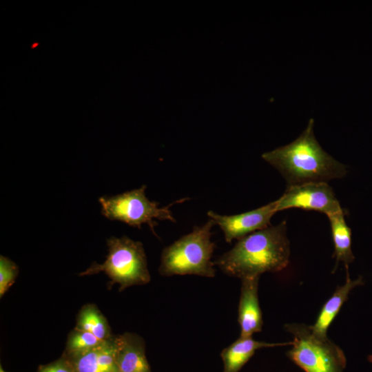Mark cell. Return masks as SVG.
I'll use <instances>...</instances> for the list:
<instances>
[{"instance_id": "cell-1", "label": "cell", "mask_w": 372, "mask_h": 372, "mask_svg": "<svg viewBox=\"0 0 372 372\" xmlns=\"http://www.w3.org/2000/svg\"><path fill=\"white\" fill-rule=\"evenodd\" d=\"M289 256L287 222L283 220L238 240L214 265L225 274L242 279L280 271L288 266Z\"/></svg>"}, {"instance_id": "cell-2", "label": "cell", "mask_w": 372, "mask_h": 372, "mask_svg": "<svg viewBox=\"0 0 372 372\" xmlns=\"http://www.w3.org/2000/svg\"><path fill=\"white\" fill-rule=\"evenodd\" d=\"M314 120L311 118L303 132L293 142L262 155L278 169L287 186L340 178L347 166L325 152L316 138Z\"/></svg>"}, {"instance_id": "cell-3", "label": "cell", "mask_w": 372, "mask_h": 372, "mask_svg": "<svg viewBox=\"0 0 372 372\" xmlns=\"http://www.w3.org/2000/svg\"><path fill=\"white\" fill-rule=\"evenodd\" d=\"M209 219L201 226H195L192 232L182 236L161 254L158 272L161 276L195 275L213 278L216 275L211 258L215 244L211 241L214 225Z\"/></svg>"}, {"instance_id": "cell-4", "label": "cell", "mask_w": 372, "mask_h": 372, "mask_svg": "<svg viewBox=\"0 0 372 372\" xmlns=\"http://www.w3.org/2000/svg\"><path fill=\"white\" fill-rule=\"evenodd\" d=\"M108 254L102 264H93L81 276L105 273L121 289L150 281L147 257L142 243L123 236L107 241Z\"/></svg>"}, {"instance_id": "cell-5", "label": "cell", "mask_w": 372, "mask_h": 372, "mask_svg": "<svg viewBox=\"0 0 372 372\" xmlns=\"http://www.w3.org/2000/svg\"><path fill=\"white\" fill-rule=\"evenodd\" d=\"M287 331L293 335L292 348L287 357L305 372H343L347 360L343 351L327 336L314 333L311 326L287 324Z\"/></svg>"}, {"instance_id": "cell-6", "label": "cell", "mask_w": 372, "mask_h": 372, "mask_svg": "<svg viewBox=\"0 0 372 372\" xmlns=\"http://www.w3.org/2000/svg\"><path fill=\"white\" fill-rule=\"evenodd\" d=\"M145 189L146 186L143 185L116 196L101 197L99 201L101 205L102 214L109 220H118L138 229L147 224L156 236L154 227L157 223L155 219L176 222L170 207L189 198L160 207L158 203L151 201L147 198Z\"/></svg>"}, {"instance_id": "cell-7", "label": "cell", "mask_w": 372, "mask_h": 372, "mask_svg": "<svg viewBox=\"0 0 372 372\" xmlns=\"http://www.w3.org/2000/svg\"><path fill=\"white\" fill-rule=\"evenodd\" d=\"M276 203L277 212L290 208L315 210L327 216L342 210L339 200L328 183L311 182L287 186Z\"/></svg>"}, {"instance_id": "cell-8", "label": "cell", "mask_w": 372, "mask_h": 372, "mask_svg": "<svg viewBox=\"0 0 372 372\" xmlns=\"http://www.w3.org/2000/svg\"><path fill=\"white\" fill-rule=\"evenodd\" d=\"M277 212L276 200L259 208L236 215H220L209 211L207 216L223 232L225 240L231 242L271 225V219Z\"/></svg>"}, {"instance_id": "cell-9", "label": "cell", "mask_w": 372, "mask_h": 372, "mask_svg": "<svg viewBox=\"0 0 372 372\" xmlns=\"http://www.w3.org/2000/svg\"><path fill=\"white\" fill-rule=\"evenodd\" d=\"M259 278L260 276H252L240 279L238 322L242 337L252 336L262 330L263 320L258 300Z\"/></svg>"}, {"instance_id": "cell-10", "label": "cell", "mask_w": 372, "mask_h": 372, "mask_svg": "<svg viewBox=\"0 0 372 372\" xmlns=\"http://www.w3.org/2000/svg\"><path fill=\"white\" fill-rule=\"evenodd\" d=\"M73 355L75 372H118L115 338Z\"/></svg>"}, {"instance_id": "cell-11", "label": "cell", "mask_w": 372, "mask_h": 372, "mask_svg": "<svg viewBox=\"0 0 372 372\" xmlns=\"http://www.w3.org/2000/svg\"><path fill=\"white\" fill-rule=\"evenodd\" d=\"M115 340L118 372H151L140 337L125 333L115 338Z\"/></svg>"}, {"instance_id": "cell-12", "label": "cell", "mask_w": 372, "mask_h": 372, "mask_svg": "<svg viewBox=\"0 0 372 372\" xmlns=\"http://www.w3.org/2000/svg\"><path fill=\"white\" fill-rule=\"evenodd\" d=\"M291 344V342L269 343L256 340L252 336H240L221 352L223 372H238L258 349Z\"/></svg>"}, {"instance_id": "cell-13", "label": "cell", "mask_w": 372, "mask_h": 372, "mask_svg": "<svg viewBox=\"0 0 372 372\" xmlns=\"http://www.w3.org/2000/svg\"><path fill=\"white\" fill-rule=\"evenodd\" d=\"M346 269L347 271L345 283L336 288L333 295L323 304L314 324L311 326L313 332L320 337L327 336V331L329 326L339 313L343 304L348 299L351 291L353 288L364 284L362 276L351 280L348 267Z\"/></svg>"}, {"instance_id": "cell-14", "label": "cell", "mask_w": 372, "mask_h": 372, "mask_svg": "<svg viewBox=\"0 0 372 372\" xmlns=\"http://www.w3.org/2000/svg\"><path fill=\"white\" fill-rule=\"evenodd\" d=\"M333 241L334 244V257L336 260V269L339 262L346 267L353 262L355 256L351 249V229L347 225L342 209L329 216Z\"/></svg>"}, {"instance_id": "cell-15", "label": "cell", "mask_w": 372, "mask_h": 372, "mask_svg": "<svg viewBox=\"0 0 372 372\" xmlns=\"http://www.w3.org/2000/svg\"><path fill=\"white\" fill-rule=\"evenodd\" d=\"M76 329L91 333L102 340L112 338L107 320L94 305H87L81 309Z\"/></svg>"}, {"instance_id": "cell-16", "label": "cell", "mask_w": 372, "mask_h": 372, "mask_svg": "<svg viewBox=\"0 0 372 372\" xmlns=\"http://www.w3.org/2000/svg\"><path fill=\"white\" fill-rule=\"evenodd\" d=\"M106 340H102L91 333L75 329L68 341V349L73 355L89 351Z\"/></svg>"}, {"instance_id": "cell-17", "label": "cell", "mask_w": 372, "mask_h": 372, "mask_svg": "<svg viewBox=\"0 0 372 372\" xmlns=\"http://www.w3.org/2000/svg\"><path fill=\"white\" fill-rule=\"evenodd\" d=\"M18 274V267L9 258L0 257V297L6 293L7 290L14 283Z\"/></svg>"}, {"instance_id": "cell-18", "label": "cell", "mask_w": 372, "mask_h": 372, "mask_svg": "<svg viewBox=\"0 0 372 372\" xmlns=\"http://www.w3.org/2000/svg\"><path fill=\"white\" fill-rule=\"evenodd\" d=\"M39 372H72V371L63 362H56L46 366Z\"/></svg>"}, {"instance_id": "cell-19", "label": "cell", "mask_w": 372, "mask_h": 372, "mask_svg": "<svg viewBox=\"0 0 372 372\" xmlns=\"http://www.w3.org/2000/svg\"><path fill=\"white\" fill-rule=\"evenodd\" d=\"M1 372H4L2 369H1Z\"/></svg>"}]
</instances>
